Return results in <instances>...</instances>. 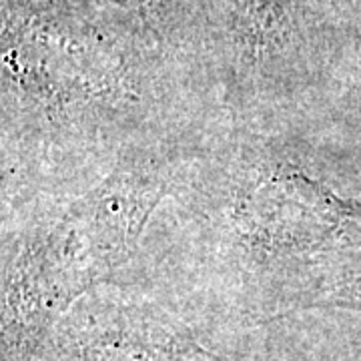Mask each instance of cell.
Here are the masks:
<instances>
[{
  "mask_svg": "<svg viewBox=\"0 0 361 361\" xmlns=\"http://www.w3.org/2000/svg\"><path fill=\"white\" fill-rule=\"evenodd\" d=\"M345 145L307 109L219 121L116 283L187 289L247 323L287 317L311 277L361 253V183Z\"/></svg>",
  "mask_w": 361,
  "mask_h": 361,
  "instance_id": "obj_1",
  "label": "cell"
},
{
  "mask_svg": "<svg viewBox=\"0 0 361 361\" xmlns=\"http://www.w3.org/2000/svg\"><path fill=\"white\" fill-rule=\"evenodd\" d=\"M199 141L147 145L80 191L2 205V361H42L66 313L125 277Z\"/></svg>",
  "mask_w": 361,
  "mask_h": 361,
  "instance_id": "obj_2",
  "label": "cell"
},
{
  "mask_svg": "<svg viewBox=\"0 0 361 361\" xmlns=\"http://www.w3.org/2000/svg\"><path fill=\"white\" fill-rule=\"evenodd\" d=\"M42 361H235L161 297L111 283L82 297L59 323Z\"/></svg>",
  "mask_w": 361,
  "mask_h": 361,
  "instance_id": "obj_3",
  "label": "cell"
},
{
  "mask_svg": "<svg viewBox=\"0 0 361 361\" xmlns=\"http://www.w3.org/2000/svg\"><path fill=\"white\" fill-rule=\"evenodd\" d=\"M315 310L361 313V253L339 259L311 277L291 299L289 315Z\"/></svg>",
  "mask_w": 361,
  "mask_h": 361,
  "instance_id": "obj_4",
  "label": "cell"
}]
</instances>
